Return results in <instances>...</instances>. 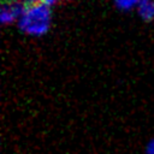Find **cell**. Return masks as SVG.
Returning <instances> with one entry per match:
<instances>
[{"label":"cell","mask_w":154,"mask_h":154,"mask_svg":"<svg viewBox=\"0 0 154 154\" xmlns=\"http://www.w3.org/2000/svg\"><path fill=\"white\" fill-rule=\"evenodd\" d=\"M52 25L51 6L40 2L26 5L23 14L17 22L18 29L31 37H41L46 35Z\"/></svg>","instance_id":"obj_1"},{"label":"cell","mask_w":154,"mask_h":154,"mask_svg":"<svg viewBox=\"0 0 154 154\" xmlns=\"http://www.w3.org/2000/svg\"><path fill=\"white\" fill-rule=\"evenodd\" d=\"M26 5L22 0H4L0 7V20L4 25H10L19 20Z\"/></svg>","instance_id":"obj_2"},{"label":"cell","mask_w":154,"mask_h":154,"mask_svg":"<svg viewBox=\"0 0 154 154\" xmlns=\"http://www.w3.org/2000/svg\"><path fill=\"white\" fill-rule=\"evenodd\" d=\"M136 12L138 17L144 22L154 20V0H140Z\"/></svg>","instance_id":"obj_3"},{"label":"cell","mask_w":154,"mask_h":154,"mask_svg":"<svg viewBox=\"0 0 154 154\" xmlns=\"http://www.w3.org/2000/svg\"><path fill=\"white\" fill-rule=\"evenodd\" d=\"M140 0H113L114 6L123 11V12H129L132 10H136Z\"/></svg>","instance_id":"obj_4"},{"label":"cell","mask_w":154,"mask_h":154,"mask_svg":"<svg viewBox=\"0 0 154 154\" xmlns=\"http://www.w3.org/2000/svg\"><path fill=\"white\" fill-rule=\"evenodd\" d=\"M146 154H154V140H150L146 147Z\"/></svg>","instance_id":"obj_5"},{"label":"cell","mask_w":154,"mask_h":154,"mask_svg":"<svg viewBox=\"0 0 154 154\" xmlns=\"http://www.w3.org/2000/svg\"><path fill=\"white\" fill-rule=\"evenodd\" d=\"M25 5H34V4H40L42 2V0H22Z\"/></svg>","instance_id":"obj_6"},{"label":"cell","mask_w":154,"mask_h":154,"mask_svg":"<svg viewBox=\"0 0 154 154\" xmlns=\"http://www.w3.org/2000/svg\"><path fill=\"white\" fill-rule=\"evenodd\" d=\"M59 0H42V2L43 4H46V5H48V6H53L54 4H57Z\"/></svg>","instance_id":"obj_7"}]
</instances>
